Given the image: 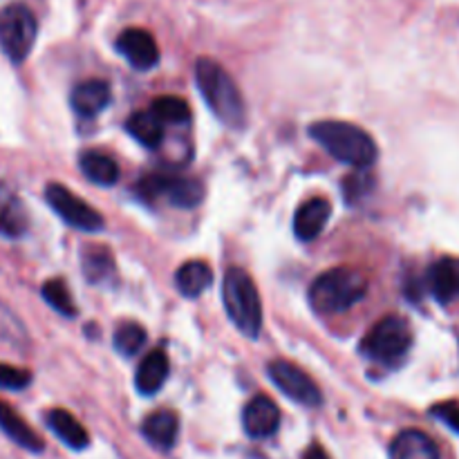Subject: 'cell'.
Here are the masks:
<instances>
[{
	"label": "cell",
	"mask_w": 459,
	"mask_h": 459,
	"mask_svg": "<svg viewBox=\"0 0 459 459\" xmlns=\"http://www.w3.org/2000/svg\"><path fill=\"white\" fill-rule=\"evenodd\" d=\"M195 81L209 110L229 128H240L247 119L245 99L236 81L227 74L213 58H200L195 63Z\"/></svg>",
	"instance_id": "6da1fadb"
},
{
	"label": "cell",
	"mask_w": 459,
	"mask_h": 459,
	"mask_svg": "<svg viewBox=\"0 0 459 459\" xmlns=\"http://www.w3.org/2000/svg\"><path fill=\"white\" fill-rule=\"evenodd\" d=\"M309 134L334 157L336 161L354 166V169H368L377 161L379 148L375 139L359 126L348 121H316L309 128Z\"/></svg>",
	"instance_id": "7a4b0ae2"
},
{
	"label": "cell",
	"mask_w": 459,
	"mask_h": 459,
	"mask_svg": "<svg viewBox=\"0 0 459 459\" xmlns=\"http://www.w3.org/2000/svg\"><path fill=\"white\" fill-rule=\"evenodd\" d=\"M366 294L368 278L359 269L336 267L312 282L309 303L318 314H339L361 303Z\"/></svg>",
	"instance_id": "3957f363"
},
{
	"label": "cell",
	"mask_w": 459,
	"mask_h": 459,
	"mask_svg": "<svg viewBox=\"0 0 459 459\" xmlns=\"http://www.w3.org/2000/svg\"><path fill=\"white\" fill-rule=\"evenodd\" d=\"M222 300L233 325L249 339H258L263 330V303L249 273L240 267H229L224 273Z\"/></svg>",
	"instance_id": "277c9868"
},
{
	"label": "cell",
	"mask_w": 459,
	"mask_h": 459,
	"mask_svg": "<svg viewBox=\"0 0 459 459\" xmlns=\"http://www.w3.org/2000/svg\"><path fill=\"white\" fill-rule=\"evenodd\" d=\"M39 34V22L30 7L21 3L0 9V49L13 63H22L30 56Z\"/></svg>",
	"instance_id": "5b68a950"
},
{
	"label": "cell",
	"mask_w": 459,
	"mask_h": 459,
	"mask_svg": "<svg viewBox=\"0 0 459 459\" xmlns=\"http://www.w3.org/2000/svg\"><path fill=\"white\" fill-rule=\"evenodd\" d=\"M412 332L402 316H385L372 327L363 339L361 350L375 361L390 363L399 361L411 350Z\"/></svg>",
	"instance_id": "8992f818"
},
{
	"label": "cell",
	"mask_w": 459,
	"mask_h": 459,
	"mask_svg": "<svg viewBox=\"0 0 459 459\" xmlns=\"http://www.w3.org/2000/svg\"><path fill=\"white\" fill-rule=\"evenodd\" d=\"M45 200L56 211V215L63 222L79 229V231L97 233L103 229V218L97 213V209H92L88 202L81 200L79 195H74L63 184H48V188H45Z\"/></svg>",
	"instance_id": "52a82bcc"
},
{
	"label": "cell",
	"mask_w": 459,
	"mask_h": 459,
	"mask_svg": "<svg viewBox=\"0 0 459 459\" xmlns=\"http://www.w3.org/2000/svg\"><path fill=\"white\" fill-rule=\"evenodd\" d=\"M139 193L146 200L164 197L179 209H193L204 200V184L200 179L169 178V175H148L139 182Z\"/></svg>",
	"instance_id": "ba28073f"
},
{
	"label": "cell",
	"mask_w": 459,
	"mask_h": 459,
	"mask_svg": "<svg viewBox=\"0 0 459 459\" xmlns=\"http://www.w3.org/2000/svg\"><path fill=\"white\" fill-rule=\"evenodd\" d=\"M267 372L273 384H276V388L282 394H287L291 402L309 408H316L323 403V394L318 385L314 384L312 377L300 370L299 366H294V363L278 359V361L269 363Z\"/></svg>",
	"instance_id": "9c48e42d"
},
{
	"label": "cell",
	"mask_w": 459,
	"mask_h": 459,
	"mask_svg": "<svg viewBox=\"0 0 459 459\" xmlns=\"http://www.w3.org/2000/svg\"><path fill=\"white\" fill-rule=\"evenodd\" d=\"M117 49L134 70H151L160 61V48L151 31L130 27L117 39Z\"/></svg>",
	"instance_id": "30bf717a"
},
{
	"label": "cell",
	"mask_w": 459,
	"mask_h": 459,
	"mask_svg": "<svg viewBox=\"0 0 459 459\" xmlns=\"http://www.w3.org/2000/svg\"><path fill=\"white\" fill-rule=\"evenodd\" d=\"M278 426H281V411L264 394H258V397L251 399L245 406V411H242V429H245V433L249 437H272L278 430Z\"/></svg>",
	"instance_id": "8fae6325"
},
{
	"label": "cell",
	"mask_w": 459,
	"mask_h": 459,
	"mask_svg": "<svg viewBox=\"0 0 459 459\" xmlns=\"http://www.w3.org/2000/svg\"><path fill=\"white\" fill-rule=\"evenodd\" d=\"M332 218V204L325 197H312V200L303 202L296 209L294 215V233L299 240L312 242L316 240L327 227Z\"/></svg>",
	"instance_id": "7c38bea8"
},
{
	"label": "cell",
	"mask_w": 459,
	"mask_h": 459,
	"mask_svg": "<svg viewBox=\"0 0 459 459\" xmlns=\"http://www.w3.org/2000/svg\"><path fill=\"white\" fill-rule=\"evenodd\" d=\"M169 372L170 363L164 350H152L139 363L137 375H134V388H137L139 394L151 397V394L160 393V388L169 379Z\"/></svg>",
	"instance_id": "4fadbf2b"
},
{
	"label": "cell",
	"mask_w": 459,
	"mask_h": 459,
	"mask_svg": "<svg viewBox=\"0 0 459 459\" xmlns=\"http://www.w3.org/2000/svg\"><path fill=\"white\" fill-rule=\"evenodd\" d=\"M112 92H110V85L101 79H90L83 81V83L76 85L72 90V97L70 103L74 108L76 115L81 117H97L99 112H103L110 103Z\"/></svg>",
	"instance_id": "5bb4252c"
},
{
	"label": "cell",
	"mask_w": 459,
	"mask_h": 459,
	"mask_svg": "<svg viewBox=\"0 0 459 459\" xmlns=\"http://www.w3.org/2000/svg\"><path fill=\"white\" fill-rule=\"evenodd\" d=\"M430 294L442 305L459 299V258H442L429 272Z\"/></svg>",
	"instance_id": "9a60e30c"
},
{
	"label": "cell",
	"mask_w": 459,
	"mask_h": 459,
	"mask_svg": "<svg viewBox=\"0 0 459 459\" xmlns=\"http://www.w3.org/2000/svg\"><path fill=\"white\" fill-rule=\"evenodd\" d=\"M390 459H439V448L421 430H402L390 444Z\"/></svg>",
	"instance_id": "2e32d148"
},
{
	"label": "cell",
	"mask_w": 459,
	"mask_h": 459,
	"mask_svg": "<svg viewBox=\"0 0 459 459\" xmlns=\"http://www.w3.org/2000/svg\"><path fill=\"white\" fill-rule=\"evenodd\" d=\"M0 430L25 451L40 453L45 448L43 439L34 433V429L4 402H0Z\"/></svg>",
	"instance_id": "e0dca14e"
},
{
	"label": "cell",
	"mask_w": 459,
	"mask_h": 459,
	"mask_svg": "<svg viewBox=\"0 0 459 459\" xmlns=\"http://www.w3.org/2000/svg\"><path fill=\"white\" fill-rule=\"evenodd\" d=\"M142 433L148 442L161 451H170L179 433V420L170 411H157L148 415L142 424Z\"/></svg>",
	"instance_id": "ac0fdd59"
},
{
	"label": "cell",
	"mask_w": 459,
	"mask_h": 459,
	"mask_svg": "<svg viewBox=\"0 0 459 459\" xmlns=\"http://www.w3.org/2000/svg\"><path fill=\"white\" fill-rule=\"evenodd\" d=\"M45 421H48V426L52 429V433L56 435L65 446H70L72 451H83L90 444L88 430L81 426V421L76 420L74 415H70V412L63 411V408L49 411Z\"/></svg>",
	"instance_id": "d6986e66"
},
{
	"label": "cell",
	"mask_w": 459,
	"mask_h": 459,
	"mask_svg": "<svg viewBox=\"0 0 459 459\" xmlns=\"http://www.w3.org/2000/svg\"><path fill=\"white\" fill-rule=\"evenodd\" d=\"M213 285V272L204 260H188L175 273V287L186 299H197Z\"/></svg>",
	"instance_id": "ffe728a7"
},
{
	"label": "cell",
	"mask_w": 459,
	"mask_h": 459,
	"mask_svg": "<svg viewBox=\"0 0 459 459\" xmlns=\"http://www.w3.org/2000/svg\"><path fill=\"white\" fill-rule=\"evenodd\" d=\"M79 166L81 170H83L85 178H88L90 182L99 184V186H112V184H117V179H119V166H117V161L112 160L110 155H106V152H83L79 160Z\"/></svg>",
	"instance_id": "44dd1931"
},
{
	"label": "cell",
	"mask_w": 459,
	"mask_h": 459,
	"mask_svg": "<svg viewBox=\"0 0 459 459\" xmlns=\"http://www.w3.org/2000/svg\"><path fill=\"white\" fill-rule=\"evenodd\" d=\"M126 130L130 133V137H134L146 148H157L164 139V124L151 110L130 115L126 121Z\"/></svg>",
	"instance_id": "7402d4cb"
},
{
	"label": "cell",
	"mask_w": 459,
	"mask_h": 459,
	"mask_svg": "<svg viewBox=\"0 0 459 459\" xmlns=\"http://www.w3.org/2000/svg\"><path fill=\"white\" fill-rule=\"evenodd\" d=\"M83 273L92 285H103L115 276V258L108 251V247H88L81 255Z\"/></svg>",
	"instance_id": "603a6c76"
},
{
	"label": "cell",
	"mask_w": 459,
	"mask_h": 459,
	"mask_svg": "<svg viewBox=\"0 0 459 459\" xmlns=\"http://www.w3.org/2000/svg\"><path fill=\"white\" fill-rule=\"evenodd\" d=\"M27 211L16 197H9L0 204V236L4 238H21L27 231Z\"/></svg>",
	"instance_id": "cb8c5ba5"
},
{
	"label": "cell",
	"mask_w": 459,
	"mask_h": 459,
	"mask_svg": "<svg viewBox=\"0 0 459 459\" xmlns=\"http://www.w3.org/2000/svg\"><path fill=\"white\" fill-rule=\"evenodd\" d=\"M151 112L161 124H186L191 119V108L179 97H160L152 101Z\"/></svg>",
	"instance_id": "d4e9b609"
},
{
	"label": "cell",
	"mask_w": 459,
	"mask_h": 459,
	"mask_svg": "<svg viewBox=\"0 0 459 459\" xmlns=\"http://www.w3.org/2000/svg\"><path fill=\"white\" fill-rule=\"evenodd\" d=\"M112 343L121 357H134L146 343V330L139 323H121L117 327Z\"/></svg>",
	"instance_id": "484cf974"
},
{
	"label": "cell",
	"mask_w": 459,
	"mask_h": 459,
	"mask_svg": "<svg viewBox=\"0 0 459 459\" xmlns=\"http://www.w3.org/2000/svg\"><path fill=\"white\" fill-rule=\"evenodd\" d=\"M40 294H43L45 303L52 309H56L61 316H76L74 300H72L70 290L65 287V282L54 278V281H48L43 287H40Z\"/></svg>",
	"instance_id": "4316f807"
},
{
	"label": "cell",
	"mask_w": 459,
	"mask_h": 459,
	"mask_svg": "<svg viewBox=\"0 0 459 459\" xmlns=\"http://www.w3.org/2000/svg\"><path fill=\"white\" fill-rule=\"evenodd\" d=\"M0 341L13 345V348H25L27 345L25 325L3 300H0Z\"/></svg>",
	"instance_id": "83f0119b"
},
{
	"label": "cell",
	"mask_w": 459,
	"mask_h": 459,
	"mask_svg": "<svg viewBox=\"0 0 459 459\" xmlns=\"http://www.w3.org/2000/svg\"><path fill=\"white\" fill-rule=\"evenodd\" d=\"M31 384V372L22 368L0 363V388L4 390H25Z\"/></svg>",
	"instance_id": "f1b7e54d"
},
{
	"label": "cell",
	"mask_w": 459,
	"mask_h": 459,
	"mask_svg": "<svg viewBox=\"0 0 459 459\" xmlns=\"http://www.w3.org/2000/svg\"><path fill=\"white\" fill-rule=\"evenodd\" d=\"M433 415L459 433V403H439L433 408Z\"/></svg>",
	"instance_id": "f546056e"
},
{
	"label": "cell",
	"mask_w": 459,
	"mask_h": 459,
	"mask_svg": "<svg viewBox=\"0 0 459 459\" xmlns=\"http://www.w3.org/2000/svg\"><path fill=\"white\" fill-rule=\"evenodd\" d=\"M303 459H332V457L327 455V451L321 446V444H312V446H309L307 451H305Z\"/></svg>",
	"instance_id": "4dcf8cb0"
}]
</instances>
